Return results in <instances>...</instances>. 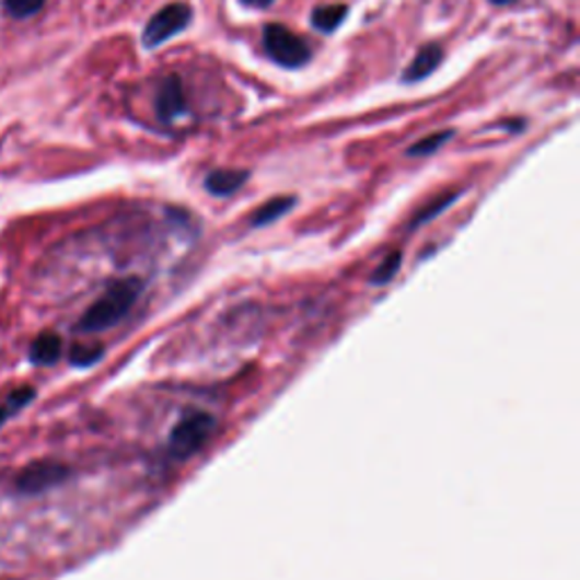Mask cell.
<instances>
[{"label":"cell","mask_w":580,"mask_h":580,"mask_svg":"<svg viewBox=\"0 0 580 580\" xmlns=\"http://www.w3.org/2000/svg\"><path fill=\"white\" fill-rule=\"evenodd\" d=\"M69 476H71V469L63 463L35 461L19 472L14 486L21 495H42L50 488L61 486V483L67 480Z\"/></svg>","instance_id":"5b68a950"},{"label":"cell","mask_w":580,"mask_h":580,"mask_svg":"<svg viewBox=\"0 0 580 580\" xmlns=\"http://www.w3.org/2000/svg\"><path fill=\"white\" fill-rule=\"evenodd\" d=\"M247 177H250L247 171L220 169V171H213V173L207 175L205 186H207V190L211 193V196L228 198V196H234V193L247 182Z\"/></svg>","instance_id":"ba28073f"},{"label":"cell","mask_w":580,"mask_h":580,"mask_svg":"<svg viewBox=\"0 0 580 580\" xmlns=\"http://www.w3.org/2000/svg\"><path fill=\"white\" fill-rule=\"evenodd\" d=\"M451 137H454V130H442V132H436L422 141H417L413 148H408V154L410 156H427V154H433L438 152Z\"/></svg>","instance_id":"4fadbf2b"},{"label":"cell","mask_w":580,"mask_h":580,"mask_svg":"<svg viewBox=\"0 0 580 580\" xmlns=\"http://www.w3.org/2000/svg\"><path fill=\"white\" fill-rule=\"evenodd\" d=\"M103 345H73L71 363L78 368H89L103 359Z\"/></svg>","instance_id":"5bb4252c"},{"label":"cell","mask_w":580,"mask_h":580,"mask_svg":"<svg viewBox=\"0 0 580 580\" xmlns=\"http://www.w3.org/2000/svg\"><path fill=\"white\" fill-rule=\"evenodd\" d=\"M295 207V198H275L270 202H266L259 211L252 216V224L254 228H264V224H270L275 220H279L283 213H288L290 209Z\"/></svg>","instance_id":"8fae6325"},{"label":"cell","mask_w":580,"mask_h":580,"mask_svg":"<svg viewBox=\"0 0 580 580\" xmlns=\"http://www.w3.org/2000/svg\"><path fill=\"white\" fill-rule=\"evenodd\" d=\"M186 112V98H184V91L182 84L175 76L166 78L159 86L156 93V114L164 123H173L175 118H179Z\"/></svg>","instance_id":"8992f818"},{"label":"cell","mask_w":580,"mask_h":580,"mask_svg":"<svg viewBox=\"0 0 580 580\" xmlns=\"http://www.w3.org/2000/svg\"><path fill=\"white\" fill-rule=\"evenodd\" d=\"M141 290H143V283L137 277L114 281L98 298V302H93L84 311L78 329L84 334H98V332H107L116 327L118 322L132 311V306L137 304L141 295Z\"/></svg>","instance_id":"6da1fadb"},{"label":"cell","mask_w":580,"mask_h":580,"mask_svg":"<svg viewBox=\"0 0 580 580\" xmlns=\"http://www.w3.org/2000/svg\"><path fill=\"white\" fill-rule=\"evenodd\" d=\"M241 3L247 8H254V10H266L275 3V0H241Z\"/></svg>","instance_id":"ac0fdd59"},{"label":"cell","mask_w":580,"mask_h":580,"mask_svg":"<svg viewBox=\"0 0 580 580\" xmlns=\"http://www.w3.org/2000/svg\"><path fill=\"white\" fill-rule=\"evenodd\" d=\"M490 3H495V5H510V3H514V0H490Z\"/></svg>","instance_id":"d6986e66"},{"label":"cell","mask_w":580,"mask_h":580,"mask_svg":"<svg viewBox=\"0 0 580 580\" xmlns=\"http://www.w3.org/2000/svg\"><path fill=\"white\" fill-rule=\"evenodd\" d=\"M264 46L268 57L279 63L281 69H302L311 59V48L306 42L279 23L266 25Z\"/></svg>","instance_id":"7a4b0ae2"},{"label":"cell","mask_w":580,"mask_h":580,"mask_svg":"<svg viewBox=\"0 0 580 580\" xmlns=\"http://www.w3.org/2000/svg\"><path fill=\"white\" fill-rule=\"evenodd\" d=\"M61 349V338L53 332H44L30 345V361L35 366H53L59 361Z\"/></svg>","instance_id":"9c48e42d"},{"label":"cell","mask_w":580,"mask_h":580,"mask_svg":"<svg viewBox=\"0 0 580 580\" xmlns=\"http://www.w3.org/2000/svg\"><path fill=\"white\" fill-rule=\"evenodd\" d=\"M402 268V252H391L388 256H385L383 264L376 268V272L372 275V283L374 286H383L395 279V275L399 272Z\"/></svg>","instance_id":"9a60e30c"},{"label":"cell","mask_w":580,"mask_h":580,"mask_svg":"<svg viewBox=\"0 0 580 580\" xmlns=\"http://www.w3.org/2000/svg\"><path fill=\"white\" fill-rule=\"evenodd\" d=\"M459 200V193H449V196H442V198H438L436 202H431L425 211H420V213H417L415 216V220H413V224H410V228H420V224H425V222H429V220H433L438 213H442L449 205H454Z\"/></svg>","instance_id":"e0dca14e"},{"label":"cell","mask_w":580,"mask_h":580,"mask_svg":"<svg viewBox=\"0 0 580 580\" xmlns=\"http://www.w3.org/2000/svg\"><path fill=\"white\" fill-rule=\"evenodd\" d=\"M46 5V0H5V12L14 19H30Z\"/></svg>","instance_id":"2e32d148"},{"label":"cell","mask_w":580,"mask_h":580,"mask_svg":"<svg viewBox=\"0 0 580 580\" xmlns=\"http://www.w3.org/2000/svg\"><path fill=\"white\" fill-rule=\"evenodd\" d=\"M190 19L193 10L186 3H171L166 8H161L143 30V46L156 48L161 44H166L169 39H173L188 27Z\"/></svg>","instance_id":"277c9868"},{"label":"cell","mask_w":580,"mask_h":580,"mask_svg":"<svg viewBox=\"0 0 580 580\" xmlns=\"http://www.w3.org/2000/svg\"><path fill=\"white\" fill-rule=\"evenodd\" d=\"M345 16H347L345 5H322V8L313 10L311 23L315 30L325 32V35H332V32H336L343 25Z\"/></svg>","instance_id":"30bf717a"},{"label":"cell","mask_w":580,"mask_h":580,"mask_svg":"<svg viewBox=\"0 0 580 580\" xmlns=\"http://www.w3.org/2000/svg\"><path fill=\"white\" fill-rule=\"evenodd\" d=\"M442 46L438 44H429L425 48H420V53L415 55V59L408 63V69L404 73V82L413 84V82H422L427 80L440 63H442Z\"/></svg>","instance_id":"52a82bcc"},{"label":"cell","mask_w":580,"mask_h":580,"mask_svg":"<svg viewBox=\"0 0 580 580\" xmlns=\"http://www.w3.org/2000/svg\"><path fill=\"white\" fill-rule=\"evenodd\" d=\"M35 395H37L35 388H30V385H23V388L12 391V393L5 397V402L0 404V425L8 422L10 417H14L16 413H21L32 399H35Z\"/></svg>","instance_id":"7c38bea8"},{"label":"cell","mask_w":580,"mask_h":580,"mask_svg":"<svg viewBox=\"0 0 580 580\" xmlns=\"http://www.w3.org/2000/svg\"><path fill=\"white\" fill-rule=\"evenodd\" d=\"M213 429H216V420L207 413H193L184 417V420L177 422L171 433V442H169L171 454L177 461H186L193 454H198V451L211 438Z\"/></svg>","instance_id":"3957f363"}]
</instances>
